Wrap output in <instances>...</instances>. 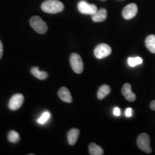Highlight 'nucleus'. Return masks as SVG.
<instances>
[{
	"mask_svg": "<svg viewBox=\"0 0 155 155\" xmlns=\"http://www.w3.org/2000/svg\"><path fill=\"white\" fill-rule=\"evenodd\" d=\"M137 144L139 148L147 153H150L152 149L150 147V139L147 133H141L137 140Z\"/></svg>",
	"mask_w": 155,
	"mask_h": 155,
	"instance_id": "7ed1b4c3",
	"label": "nucleus"
},
{
	"mask_svg": "<svg viewBox=\"0 0 155 155\" xmlns=\"http://www.w3.org/2000/svg\"><path fill=\"white\" fill-rule=\"evenodd\" d=\"M150 107L152 110H155V101H153L150 104Z\"/></svg>",
	"mask_w": 155,
	"mask_h": 155,
	"instance_id": "5701e85b",
	"label": "nucleus"
},
{
	"mask_svg": "<svg viewBox=\"0 0 155 155\" xmlns=\"http://www.w3.org/2000/svg\"><path fill=\"white\" fill-rule=\"evenodd\" d=\"M111 88L109 85L104 84L101 86L97 93V97L99 100H102L110 93Z\"/></svg>",
	"mask_w": 155,
	"mask_h": 155,
	"instance_id": "ddd939ff",
	"label": "nucleus"
},
{
	"mask_svg": "<svg viewBox=\"0 0 155 155\" xmlns=\"http://www.w3.org/2000/svg\"><path fill=\"white\" fill-rule=\"evenodd\" d=\"M89 153L91 155H104V150L98 145L92 143L89 145Z\"/></svg>",
	"mask_w": 155,
	"mask_h": 155,
	"instance_id": "dca6fc26",
	"label": "nucleus"
},
{
	"mask_svg": "<svg viewBox=\"0 0 155 155\" xmlns=\"http://www.w3.org/2000/svg\"><path fill=\"white\" fill-rule=\"evenodd\" d=\"M31 72L33 76L40 80H45L48 77V74L45 71H41L39 67H34L31 68Z\"/></svg>",
	"mask_w": 155,
	"mask_h": 155,
	"instance_id": "2eb2a0df",
	"label": "nucleus"
},
{
	"mask_svg": "<svg viewBox=\"0 0 155 155\" xmlns=\"http://www.w3.org/2000/svg\"><path fill=\"white\" fill-rule=\"evenodd\" d=\"M3 45H2V41L0 40V59L2 58V55H3Z\"/></svg>",
	"mask_w": 155,
	"mask_h": 155,
	"instance_id": "4be33fe9",
	"label": "nucleus"
},
{
	"mask_svg": "<svg viewBox=\"0 0 155 155\" xmlns=\"http://www.w3.org/2000/svg\"><path fill=\"white\" fill-rule=\"evenodd\" d=\"M113 114L116 116H120L121 114V110L117 107H115L113 111Z\"/></svg>",
	"mask_w": 155,
	"mask_h": 155,
	"instance_id": "412c9836",
	"label": "nucleus"
},
{
	"mask_svg": "<svg viewBox=\"0 0 155 155\" xmlns=\"http://www.w3.org/2000/svg\"><path fill=\"white\" fill-rule=\"evenodd\" d=\"M107 17V11L105 8H101L92 15V20L94 22H102Z\"/></svg>",
	"mask_w": 155,
	"mask_h": 155,
	"instance_id": "f8f14e48",
	"label": "nucleus"
},
{
	"mask_svg": "<svg viewBox=\"0 0 155 155\" xmlns=\"http://www.w3.org/2000/svg\"><path fill=\"white\" fill-rule=\"evenodd\" d=\"M127 62L130 66L134 67L141 64L143 63V59L139 56L135 58H129Z\"/></svg>",
	"mask_w": 155,
	"mask_h": 155,
	"instance_id": "a211bd4d",
	"label": "nucleus"
},
{
	"mask_svg": "<svg viewBox=\"0 0 155 155\" xmlns=\"http://www.w3.org/2000/svg\"><path fill=\"white\" fill-rule=\"evenodd\" d=\"M102 1H105V0H102Z\"/></svg>",
	"mask_w": 155,
	"mask_h": 155,
	"instance_id": "b1692460",
	"label": "nucleus"
},
{
	"mask_svg": "<svg viewBox=\"0 0 155 155\" xmlns=\"http://www.w3.org/2000/svg\"><path fill=\"white\" fill-rule=\"evenodd\" d=\"M78 9L81 13L93 15L97 11V7L94 4H90L85 1H81L78 4Z\"/></svg>",
	"mask_w": 155,
	"mask_h": 155,
	"instance_id": "423d86ee",
	"label": "nucleus"
},
{
	"mask_svg": "<svg viewBox=\"0 0 155 155\" xmlns=\"http://www.w3.org/2000/svg\"><path fill=\"white\" fill-rule=\"evenodd\" d=\"M58 95L61 100L65 102L71 103L72 102V97L71 93L68 89L65 87H62L59 89L58 91Z\"/></svg>",
	"mask_w": 155,
	"mask_h": 155,
	"instance_id": "9d476101",
	"label": "nucleus"
},
{
	"mask_svg": "<svg viewBox=\"0 0 155 155\" xmlns=\"http://www.w3.org/2000/svg\"><path fill=\"white\" fill-rule=\"evenodd\" d=\"M122 94L125 98V99L129 102H133L136 100V97L134 93L132 91V87L130 84L129 83H125L121 90Z\"/></svg>",
	"mask_w": 155,
	"mask_h": 155,
	"instance_id": "1a4fd4ad",
	"label": "nucleus"
},
{
	"mask_svg": "<svg viewBox=\"0 0 155 155\" xmlns=\"http://www.w3.org/2000/svg\"><path fill=\"white\" fill-rule=\"evenodd\" d=\"M137 6L136 4L132 3L126 6L122 11V16L126 20H130L136 16L137 13Z\"/></svg>",
	"mask_w": 155,
	"mask_h": 155,
	"instance_id": "6e6552de",
	"label": "nucleus"
},
{
	"mask_svg": "<svg viewBox=\"0 0 155 155\" xmlns=\"http://www.w3.org/2000/svg\"><path fill=\"white\" fill-rule=\"evenodd\" d=\"M64 8L63 4L58 0H46L41 5L42 10L48 13L55 14L59 13Z\"/></svg>",
	"mask_w": 155,
	"mask_h": 155,
	"instance_id": "f257e3e1",
	"label": "nucleus"
},
{
	"mask_svg": "<svg viewBox=\"0 0 155 155\" xmlns=\"http://www.w3.org/2000/svg\"><path fill=\"white\" fill-rule=\"evenodd\" d=\"M8 139L10 142L13 143H16L20 140V138L18 133H17L15 130H11L8 133Z\"/></svg>",
	"mask_w": 155,
	"mask_h": 155,
	"instance_id": "f3484780",
	"label": "nucleus"
},
{
	"mask_svg": "<svg viewBox=\"0 0 155 155\" xmlns=\"http://www.w3.org/2000/svg\"><path fill=\"white\" fill-rule=\"evenodd\" d=\"M30 25L36 32L40 34H44L48 30L47 24L39 16L32 17L30 19Z\"/></svg>",
	"mask_w": 155,
	"mask_h": 155,
	"instance_id": "f03ea898",
	"label": "nucleus"
},
{
	"mask_svg": "<svg viewBox=\"0 0 155 155\" xmlns=\"http://www.w3.org/2000/svg\"><path fill=\"white\" fill-rule=\"evenodd\" d=\"M111 53V48L109 45L105 43L100 44L97 45L94 51V55L97 59H103L109 55Z\"/></svg>",
	"mask_w": 155,
	"mask_h": 155,
	"instance_id": "39448f33",
	"label": "nucleus"
},
{
	"mask_svg": "<svg viewBox=\"0 0 155 155\" xmlns=\"http://www.w3.org/2000/svg\"><path fill=\"white\" fill-rule=\"evenodd\" d=\"M50 116H51V114L50 112H48V111H45L38 120V122L40 124H45V123L49 120Z\"/></svg>",
	"mask_w": 155,
	"mask_h": 155,
	"instance_id": "6ab92c4d",
	"label": "nucleus"
},
{
	"mask_svg": "<svg viewBox=\"0 0 155 155\" xmlns=\"http://www.w3.org/2000/svg\"><path fill=\"white\" fill-rule=\"evenodd\" d=\"M145 45L150 52L155 54V35L148 36L145 40Z\"/></svg>",
	"mask_w": 155,
	"mask_h": 155,
	"instance_id": "4468645a",
	"label": "nucleus"
},
{
	"mask_svg": "<svg viewBox=\"0 0 155 155\" xmlns=\"http://www.w3.org/2000/svg\"><path fill=\"white\" fill-rule=\"evenodd\" d=\"M70 62L73 71L77 74H81L83 72V63L80 55L77 54H72L70 56Z\"/></svg>",
	"mask_w": 155,
	"mask_h": 155,
	"instance_id": "20e7f679",
	"label": "nucleus"
},
{
	"mask_svg": "<svg viewBox=\"0 0 155 155\" xmlns=\"http://www.w3.org/2000/svg\"><path fill=\"white\" fill-rule=\"evenodd\" d=\"M79 130L77 128H73L68 131L67 133V139L70 145H73L76 143L79 137Z\"/></svg>",
	"mask_w": 155,
	"mask_h": 155,
	"instance_id": "9b49d317",
	"label": "nucleus"
},
{
	"mask_svg": "<svg viewBox=\"0 0 155 155\" xmlns=\"http://www.w3.org/2000/svg\"><path fill=\"white\" fill-rule=\"evenodd\" d=\"M24 97L23 95L20 93L15 94L11 98L9 101L8 106L11 110H16L20 108L23 104Z\"/></svg>",
	"mask_w": 155,
	"mask_h": 155,
	"instance_id": "0eeeda50",
	"label": "nucleus"
},
{
	"mask_svg": "<svg viewBox=\"0 0 155 155\" xmlns=\"http://www.w3.org/2000/svg\"><path fill=\"white\" fill-rule=\"evenodd\" d=\"M125 115L127 117H131L132 116V109L130 107H128L125 111Z\"/></svg>",
	"mask_w": 155,
	"mask_h": 155,
	"instance_id": "aec40b11",
	"label": "nucleus"
}]
</instances>
